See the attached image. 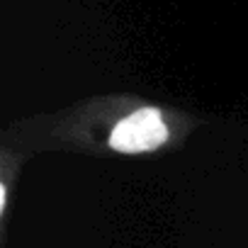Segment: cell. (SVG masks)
<instances>
[{
  "mask_svg": "<svg viewBox=\"0 0 248 248\" xmlns=\"http://www.w3.org/2000/svg\"><path fill=\"white\" fill-rule=\"evenodd\" d=\"M168 139V129L158 109L144 107L124 117L109 134V146L122 154H139L161 146Z\"/></svg>",
  "mask_w": 248,
  "mask_h": 248,
  "instance_id": "6da1fadb",
  "label": "cell"
}]
</instances>
